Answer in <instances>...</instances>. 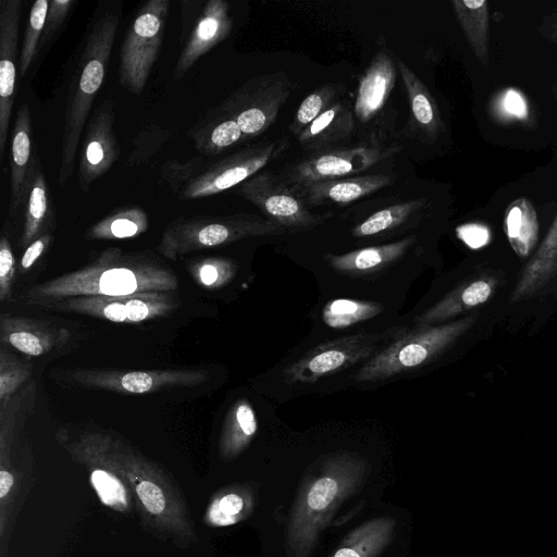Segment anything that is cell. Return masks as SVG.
<instances>
[{"label": "cell", "mask_w": 557, "mask_h": 557, "mask_svg": "<svg viewBox=\"0 0 557 557\" xmlns=\"http://www.w3.org/2000/svg\"><path fill=\"white\" fill-rule=\"evenodd\" d=\"M176 287V275L159 262L109 247L92 263L34 286L28 297L39 305L77 296L170 293Z\"/></svg>", "instance_id": "1"}, {"label": "cell", "mask_w": 557, "mask_h": 557, "mask_svg": "<svg viewBox=\"0 0 557 557\" xmlns=\"http://www.w3.org/2000/svg\"><path fill=\"white\" fill-rule=\"evenodd\" d=\"M117 24L116 14L106 13L95 22L85 40L66 98L58 174L61 187L73 174L78 143L106 77Z\"/></svg>", "instance_id": "2"}, {"label": "cell", "mask_w": 557, "mask_h": 557, "mask_svg": "<svg viewBox=\"0 0 557 557\" xmlns=\"http://www.w3.org/2000/svg\"><path fill=\"white\" fill-rule=\"evenodd\" d=\"M360 476V465L335 459L327 462L319 475L304 483L287 529V542L296 557H302L309 552L327 513L356 487Z\"/></svg>", "instance_id": "3"}, {"label": "cell", "mask_w": 557, "mask_h": 557, "mask_svg": "<svg viewBox=\"0 0 557 557\" xmlns=\"http://www.w3.org/2000/svg\"><path fill=\"white\" fill-rule=\"evenodd\" d=\"M409 327L408 322L384 330H362L321 343L289 362L282 371L283 379L288 384L312 385L333 377L362 366Z\"/></svg>", "instance_id": "4"}, {"label": "cell", "mask_w": 557, "mask_h": 557, "mask_svg": "<svg viewBox=\"0 0 557 557\" xmlns=\"http://www.w3.org/2000/svg\"><path fill=\"white\" fill-rule=\"evenodd\" d=\"M285 233L265 218L239 212L230 215L180 216L164 228L159 252L169 258L256 236L278 235Z\"/></svg>", "instance_id": "5"}, {"label": "cell", "mask_w": 557, "mask_h": 557, "mask_svg": "<svg viewBox=\"0 0 557 557\" xmlns=\"http://www.w3.org/2000/svg\"><path fill=\"white\" fill-rule=\"evenodd\" d=\"M465 329V322L411 326L359 367L357 383H374L423 370Z\"/></svg>", "instance_id": "6"}, {"label": "cell", "mask_w": 557, "mask_h": 557, "mask_svg": "<svg viewBox=\"0 0 557 557\" xmlns=\"http://www.w3.org/2000/svg\"><path fill=\"white\" fill-rule=\"evenodd\" d=\"M169 0H150L136 13L126 32L119 64L121 85L132 94L145 88L165 32Z\"/></svg>", "instance_id": "7"}, {"label": "cell", "mask_w": 557, "mask_h": 557, "mask_svg": "<svg viewBox=\"0 0 557 557\" xmlns=\"http://www.w3.org/2000/svg\"><path fill=\"white\" fill-rule=\"evenodd\" d=\"M295 89L282 71L247 81L218 108L233 117L247 139L264 133L276 120L280 109Z\"/></svg>", "instance_id": "8"}, {"label": "cell", "mask_w": 557, "mask_h": 557, "mask_svg": "<svg viewBox=\"0 0 557 557\" xmlns=\"http://www.w3.org/2000/svg\"><path fill=\"white\" fill-rule=\"evenodd\" d=\"M398 150V146L375 141L345 148L335 147L312 152L309 157L287 165L277 177L288 188L345 178L367 171Z\"/></svg>", "instance_id": "9"}, {"label": "cell", "mask_w": 557, "mask_h": 557, "mask_svg": "<svg viewBox=\"0 0 557 557\" xmlns=\"http://www.w3.org/2000/svg\"><path fill=\"white\" fill-rule=\"evenodd\" d=\"M238 193L285 233L312 230L332 215L311 212L308 206L270 171H260L240 184Z\"/></svg>", "instance_id": "10"}, {"label": "cell", "mask_w": 557, "mask_h": 557, "mask_svg": "<svg viewBox=\"0 0 557 557\" xmlns=\"http://www.w3.org/2000/svg\"><path fill=\"white\" fill-rule=\"evenodd\" d=\"M288 147V138L262 143L239 150L200 172L181 191L183 199L212 196L240 185L278 159Z\"/></svg>", "instance_id": "11"}, {"label": "cell", "mask_w": 557, "mask_h": 557, "mask_svg": "<svg viewBox=\"0 0 557 557\" xmlns=\"http://www.w3.org/2000/svg\"><path fill=\"white\" fill-rule=\"evenodd\" d=\"M73 383L95 389L123 394H145L175 386H194L208 379L196 369L123 371L117 369H76L70 372Z\"/></svg>", "instance_id": "12"}, {"label": "cell", "mask_w": 557, "mask_h": 557, "mask_svg": "<svg viewBox=\"0 0 557 557\" xmlns=\"http://www.w3.org/2000/svg\"><path fill=\"white\" fill-rule=\"evenodd\" d=\"M416 236L396 242L347 251L342 255L326 253L323 259L326 274L345 283H386L396 274V267L408 257L416 244Z\"/></svg>", "instance_id": "13"}, {"label": "cell", "mask_w": 557, "mask_h": 557, "mask_svg": "<svg viewBox=\"0 0 557 557\" xmlns=\"http://www.w3.org/2000/svg\"><path fill=\"white\" fill-rule=\"evenodd\" d=\"M114 122V103L111 99L100 103L88 121L78 161V183L84 191H88L90 185L119 158Z\"/></svg>", "instance_id": "14"}, {"label": "cell", "mask_w": 557, "mask_h": 557, "mask_svg": "<svg viewBox=\"0 0 557 557\" xmlns=\"http://www.w3.org/2000/svg\"><path fill=\"white\" fill-rule=\"evenodd\" d=\"M21 0L0 1V158L9 136V124L16 90V62L20 60L18 27Z\"/></svg>", "instance_id": "15"}, {"label": "cell", "mask_w": 557, "mask_h": 557, "mask_svg": "<svg viewBox=\"0 0 557 557\" xmlns=\"http://www.w3.org/2000/svg\"><path fill=\"white\" fill-rule=\"evenodd\" d=\"M230 5L224 0H209L185 42L174 67V77H183L194 64L231 33Z\"/></svg>", "instance_id": "16"}, {"label": "cell", "mask_w": 557, "mask_h": 557, "mask_svg": "<svg viewBox=\"0 0 557 557\" xmlns=\"http://www.w3.org/2000/svg\"><path fill=\"white\" fill-rule=\"evenodd\" d=\"M70 332L47 322L13 315H1L0 339L14 350L30 357H38L63 346Z\"/></svg>", "instance_id": "17"}, {"label": "cell", "mask_w": 557, "mask_h": 557, "mask_svg": "<svg viewBox=\"0 0 557 557\" xmlns=\"http://www.w3.org/2000/svg\"><path fill=\"white\" fill-rule=\"evenodd\" d=\"M30 112L27 103L21 104L11 139L10 212L13 214L25 203L33 171L38 160L33 150Z\"/></svg>", "instance_id": "18"}, {"label": "cell", "mask_w": 557, "mask_h": 557, "mask_svg": "<svg viewBox=\"0 0 557 557\" xmlns=\"http://www.w3.org/2000/svg\"><path fill=\"white\" fill-rule=\"evenodd\" d=\"M391 184L392 177L386 174H367L315 182L289 189L307 206L346 205Z\"/></svg>", "instance_id": "19"}, {"label": "cell", "mask_w": 557, "mask_h": 557, "mask_svg": "<svg viewBox=\"0 0 557 557\" xmlns=\"http://www.w3.org/2000/svg\"><path fill=\"white\" fill-rule=\"evenodd\" d=\"M396 82L394 61L385 51H379L360 78L354 114L361 123L372 120L385 106Z\"/></svg>", "instance_id": "20"}, {"label": "cell", "mask_w": 557, "mask_h": 557, "mask_svg": "<svg viewBox=\"0 0 557 557\" xmlns=\"http://www.w3.org/2000/svg\"><path fill=\"white\" fill-rule=\"evenodd\" d=\"M354 129L352 111L346 101L338 100L298 135V141L305 150L322 151L347 140Z\"/></svg>", "instance_id": "21"}, {"label": "cell", "mask_w": 557, "mask_h": 557, "mask_svg": "<svg viewBox=\"0 0 557 557\" xmlns=\"http://www.w3.org/2000/svg\"><path fill=\"white\" fill-rule=\"evenodd\" d=\"M410 107V123L421 140L433 143L443 131V121L435 99L420 78L400 59L397 60Z\"/></svg>", "instance_id": "22"}, {"label": "cell", "mask_w": 557, "mask_h": 557, "mask_svg": "<svg viewBox=\"0 0 557 557\" xmlns=\"http://www.w3.org/2000/svg\"><path fill=\"white\" fill-rule=\"evenodd\" d=\"M189 135L195 148L210 157L247 140L237 122L218 107L196 123Z\"/></svg>", "instance_id": "23"}, {"label": "cell", "mask_w": 557, "mask_h": 557, "mask_svg": "<svg viewBox=\"0 0 557 557\" xmlns=\"http://www.w3.org/2000/svg\"><path fill=\"white\" fill-rule=\"evenodd\" d=\"M24 225L21 235V247H27L35 239L46 234L47 227L54 219L53 197L39 159L37 160L30 186L25 200Z\"/></svg>", "instance_id": "24"}, {"label": "cell", "mask_w": 557, "mask_h": 557, "mask_svg": "<svg viewBox=\"0 0 557 557\" xmlns=\"http://www.w3.org/2000/svg\"><path fill=\"white\" fill-rule=\"evenodd\" d=\"M386 312L383 304L374 300L334 298L319 311V321L330 330L343 331L364 326Z\"/></svg>", "instance_id": "25"}, {"label": "cell", "mask_w": 557, "mask_h": 557, "mask_svg": "<svg viewBox=\"0 0 557 557\" xmlns=\"http://www.w3.org/2000/svg\"><path fill=\"white\" fill-rule=\"evenodd\" d=\"M132 295L127 296H77L39 304L51 310L82 313L116 323H129Z\"/></svg>", "instance_id": "26"}, {"label": "cell", "mask_w": 557, "mask_h": 557, "mask_svg": "<svg viewBox=\"0 0 557 557\" xmlns=\"http://www.w3.org/2000/svg\"><path fill=\"white\" fill-rule=\"evenodd\" d=\"M508 240L515 252L528 257L533 250L539 234V222L532 202L524 197L510 202L505 214Z\"/></svg>", "instance_id": "27"}, {"label": "cell", "mask_w": 557, "mask_h": 557, "mask_svg": "<svg viewBox=\"0 0 557 557\" xmlns=\"http://www.w3.org/2000/svg\"><path fill=\"white\" fill-rule=\"evenodd\" d=\"M457 20L475 57L488 64V10L485 0L453 1Z\"/></svg>", "instance_id": "28"}, {"label": "cell", "mask_w": 557, "mask_h": 557, "mask_svg": "<svg viewBox=\"0 0 557 557\" xmlns=\"http://www.w3.org/2000/svg\"><path fill=\"white\" fill-rule=\"evenodd\" d=\"M423 206L424 199H414L381 209L357 224L351 235L356 238H370L394 233L413 221Z\"/></svg>", "instance_id": "29"}, {"label": "cell", "mask_w": 557, "mask_h": 557, "mask_svg": "<svg viewBox=\"0 0 557 557\" xmlns=\"http://www.w3.org/2000/svg\"><path fill=\"white\" fill-rule=\"evenodd\" d=\"M149 227L147 213L139 207H127L104 216L86 232L89 239H124L137 237Z\"/></svg>", "instance_id": "30"}, {"label": "cell", "mask_w": 557, "mask_h": 557, "mask_svg": "<svg viewBox=\"0 0 557 557\" xmlns=\"http://www.w3.org/2000/svg\"><path fill=\"white\" fill-rule=\"evenodd\" d=\"M393 524L377 519L351 533L331 557H374L388 543Z\"/></svg>", "instance_id": "31"}, {"label": "cell", "mask_w": 557, "mask_h": 557, "mask_svg": "<svg viewBox=\"0 0 557 557\" xmlns=\"http://www.w3.org/2000/svg\"><path fill=\"white\" fill-rule=\"evenodd\" d=\"M557 268V216L540 246L537 252L529 262L517 294L522 295L529 289L540 286L547 278V273Z\"/></svg>", "instance_id": "32"}, {"label": "cell", "mask_w": 557, "mask_h": 557, "mask_svg": "<svg viewBox=\"0 0 557 557\" xmlns=\"http://www.w3.org/2000/svg\"><path fill=\"white\" fill-rule=\"evenodd\" d=\"M342 84H325L314 89L299 104L295 117L289 125L293 134L299 135L320 114L331 108L343 92Z\"/></svg>", "instance_id": "33"}, {"label": "cell", "mask_w": 557, "mask_h": 557, "mask_svg": "<svg viewBox=\"0 0 557 557\" xmlns=\"http://www.w3.org/2000/svg\"><path fill=\"white\" fill-rule=\"evenodd\" d=\"M257 419L250 404L240 399L226 416L223 441L232 449L244 447L257 432Z\"/></svg>", "instance_id": "34"}, {"label": "cell", "mask_w": 557, "mask_h": 557, "mask_svg": "<svg viewBox=\"0 0 557 557\" xmlns=\"http://www.w3.org/2000/svg\"><path fill=\"white\" fill-rule=\"evenodd\" d=\"M49 5L50 1L48 0H37L30 8L20 51L18 70L21 78L25 76L38 52Z\"/></svg>", "instance_id": "35"}, {"label": "cell", "mask_w": 557, "mask_h": 557, "mask_svg": "<svg viewBox=\"0 0 557 557\" xmlns=\"http://www.w3.org/2000/svg\"><path fill=\"white\" fill-rule=\"evenodd\" d=\"M170 137L171 131L153 123L138 131L132 140V150L126 159V165L134 168L146 163Z\"/></svg>", "instance_id": "36"}, {"label": "cell", "mask_w": 557, "mask_h": 557, "mask_svg": "<svg viewBox=\"0 0 557 557\" xmlns=\"http://www.w3.org/2000/svg\"><path fill=\"white\" fill-rule=\"evenodd\" d=\"M30 367L8 354L0 352V408L1 416L14 392L28 379Z\"/></svg>", "instance_id": "37"}, {"label": "cell", "mask_w": 557, "mask_h": 557, "mask_svg": "<svg viewBox=\"0 0 557 557\" xmlns=\"http://www.w3.org/2000/svg\"><path fill=\"white\" fill-rule=\"evenodd\" d=\"M203 165V157H194L184 162L169 160L162 164L160 176L174 194H181L183 188L200 174Z\"/></svg>", "instance_id": "38"}, {"label": "cell", "mask_w": 557, "mask_h": 557, "mask_svg": "<svg viewBox=\"0 0 557 557\" xmlns=\"http://www.w3.org/2000/svg\"><path fill=\"white\" fill-rule=\"evenodd\" d=\"M197 281L206 287H219L231 280L235 267L226 259L208 258L193 265Z\"/></svg>", "instance_id": "39"}, {"label": "cell", "mask_w": 557, "mask_h": 557, "mask_svg": "<svg viewBox=\"0 0 557 557\" xmlns=\"http://www.w3.org/2000/svg\"><path fill=\"white\" fill-rule=\"evenodd\" d=\"M90 481L100 500L110 507L122 508L126 505V493L119 479L111 473L96 469L91 472Z\"/></svg>", "instance_id": "40"}, {"label": "cell", "mask_w": 557, "mask_h": 557, "mask_svg": "<svg viewBox=\"0 0 557 557\" xmlns=\"http://www.w3.org/2000/svg\"><path fill=\"white\" fill-rule=\"evenodd\" d=\"M74 4L75 1L73 0L50 1L38 51H41L44 47L51 45L59 36L61 28L64 26L71 11L73 10Z\"/></svg>", "instance_id": "41"}, {"label": "cell", "mask_w": 557, "mask_h": 557, "mask_svg": "<svg viewBox=\"0 0 557 557\" xmlns=\"http://www.w3.org/2000/svg\"><path fill=\"white\" fill-rule=\"evenodd\" d=\"M15 274V258L12 251L10 238L3 234L0 239V300L8 301L12 298V285Z\"/></svg>", "instance_id": "42"}, {"label": "cell", "mask_w": 557, "mask_h": 557, "mask_svg": "<svg viewBox=\"0 0 557 557\" xmlns=\"http://www.w3.org/2000/svg\"><path fill=\"white\" fill-rule=\"evenodd\" d=\"M244 508V500L237 494H227L215 500L210 508V520L218 525L234 523Z\"/></svg>", "instance_id": "43"}, {"label": "cell", "mask_w": 557, "mask_h": 557, "mask_svg": "<svg viewBox=\"0 0 557 557\" xmlns=\"http://www.w3.org/2000/svg\"><path fill=\"white\" fill-rule=\"evenodd\" d=\"M136 493L149 512L159 515L163 511L165 498L158 485L150 481H141L136 486Z\"/></svg>", "instance_id": "44"}, {"label": "cell", "mask_w": 557, "mask_h": 557, "mask_svg": "<svg viewBox=\"0 0 557 557\" xmlns=\"http://www.w3.org/2000/svg\"><path fill=\"white\" fill-rule=\"evenodd\" d=\"M458 237L470 248L476 249L487 244L490 239L488 228L484 225L470 223L457 228Z\"/></svg>", "instance_id": "45"}, {"label": "cell", "mask_w": 557, "mask_h": 557, "mask_svg": "<svg viewBox=\"0 0 557 557\" xmlns=\"http://www.w3.org/2000/svg\"><path fill=\"white\" fill-rule=\"evenodd\" d=\"M52 240V236L46 233L29 244L21 259V270L26 271L34 265L39 257L46 251Z\"/></svg>", "instance_id": "46"}, {"label": "cell", "mask_w": 557, "mask_h": 557, "mask_svg": "<svg viewBox=\"0 0 557 557\" xmlns=\"http://www.w3.org/2000/svg\"><path fill=\"white\" fill-rule=\"evenodd\" d=\"M491 292L490 284L484 281H476L462 290L460 301L467 307H473L487 300Z\"/></svg>", "instance_id": "47"}, {"label": "cell", "mask_w": 557, "mask_h": 557, "mask_svg": "<svg viewBox=\"0 0 557 557\" xmlns=\"http://www.w3.org/2000/svg\"><path fill=\"white\" fill-rule=\"evenodd\" d=\"M503 109L507 114L517 117L524 119L528 114L527 102L523 96L516 89H508L503 97Z\"/></svg>", "instance_id": "48"}, {"label": "cell", "mask_w": 557, "mask_h": 557, "mask_svg": "<svg viewBox=\"0 0 557 557\" xmlns=\"http://www.w3.org/2000/svg\"><path fill=\"white\" fill-rule=\"evenodd\" d=\"M13 484V476L9 471H0V497L3 498Z\"/></svg>", "instance_id": "49"}, {"label": "cell", "mask_w": 557, "mask_h": 557, "mask_svg": "<svg viewBox=\"0 0 557 557\" xmlns=\"http://www.w3.org/2000/svg\"><path fill=\"white\" fill-rule=\"evenodd\" d=\"M553 39L557 40V22L554 24L553 28H552V32H550V35H549Z\"/></svg>", "instance_id": "50"}, {"label": "cell", "mask_w": 557, "mask_h": 557, "mask_svg": "<svg viewBox=\"0 0 557 557\" xmlns=\"http://www.w3.org/2000/svg\"><path fill=\"white\" fill-rule=\"evenodd\" d=\"M555 95H556V98H557V83H556V86H555Z\"/></svg>", "instance_id": "51"}]
</instances>
